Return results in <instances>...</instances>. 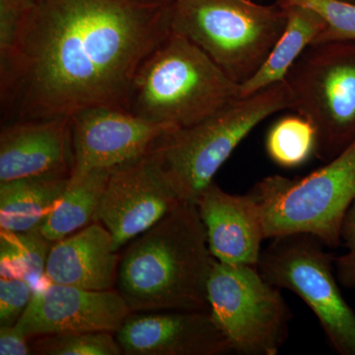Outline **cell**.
<instances>
[{
  "instance_id": "obj_17",
  "label": "cell",
  "mask_w": 355,
  "mask_h": 355,
  "mask_svg": "<svg viewBox=\"0 0 355 355\" xmlns=\"http://www.w3.org/2000/svg\"><path fill=\"white\" fill-rule=\"evenodd\" d=\"M69 179L67 175H49L0 183L1 230H39L64 193Z\"/></svg>"
},
{
  "instance_id": "obj_12",
  "label": "cell",
  "mask_w": 355,
  "mask_h": 355,
  "mask_svg": "<svg viewBox=\"0 0 355 355\" xmlns=\"http://www.w3.org/2000/svg\"><path fill=\"white\" fill-rule=\"evenodd\" d=\"M130 313L116 289L88 291L46 282L34 291L15 326L29 340L83 331L116 334Z\"/></svg>"
},
{
  "instance_id": "obj_19",
  "label": "cell",
  "mask_w": 355,
  "mask_h": 355,
  "mask_svg": "<svg viewBox=\"0 0 355 355\" xmlns=\"http://www.w3.org/2000/svg\"><path fill=\"white\" fill-rule=\"evenodd\" d=\"M111 170H96L69 182L39 231L51 243L60 241L95 222Z\"/></svg>"
},
{
  "instance_id": "obj_27",
  "label": "cell",
  "mask_w": 355,
  "mask_h": 355,
  "mask_svg": "<svg viewBox=\"0 0 355 355\" xmlns=\"http://www.w3.org/2000/svg\"><path fill=\"white\" fill-rule=\"evenodd\" d=\"M0 354H32L29 338L16 326H0Z\"/></svg>"
},
{
  "instance_id": "obj_18",
  "label": "cell",
  "mask_w": 355,
  "mask_h": 355,
  "mask_svg": "<svg viewBox=\"0 0 355 355\" xmlns=\"http://www.w3.org/2000/svg\"><path fill=\"white\" fill-rule=\"evenodd\" d=\"M284 32L260 69L241 84V97L253 95L286 79L289 70L326 29V23L307 7H287Z\"/></svg>"
},
{
  "instance_id": "obj_21",
  "label": "cell",
  "mask_w": 355,
  "mask_h": 355,
  "mask_svg": "<svg viewBox=\"0 0 355 355\" xmlns=\"http://www.w3.org/2000/svg\"><path fill=\"white\" fill-rule=\"evenodd\" d=\"M317 133L304 116L291 114L275 123L266 135V149L275 164L299 167L316 153Z\"/></svg>"
},
{
  "instance_id": "obj_25",
  "label": "cell",
  "mask_w": 355,
  "mask_h": 355,
  "mask_svg": "<svg viewBox=\"0 0 355 355\" xmlns=\"http://www.w3.org/2000/svg\"><path fill=\"white\" fill-rule=\"evenodd\" d=\"M340 240L345 246V254L335 258L336 279L340 286L355 288V200L343 218Z\"/></svg>"
},
{
  "instance_id": "obj_15",
  "label": "cell",
  "mask_w": 355,
  "mask_h": 355,
  "mask_svg": "<svg viewBox=\"0 0 355 355\" xmlns=\"http://www.w3.org/2000/svg\"><path fill=\"white\" fill-rule=\"evenodd\" d=\"M73 168L71 116L3 123L0 132V183L67 175Z\"/></svg>"
},
{
  "instance_id": "obj_7",
  "label": "cell",
  "mask_w": 355,
  "mask_h": 355,
  "mask_svg": "<svg viewBox=\"0 0 355 355\" xmlns=\"http://www.w3.org/2000/svg\"><path fill=\"white\" fill-rule=\"evenodd\" d=\"M291 111L312 123L324 162L355 140V42L311 44L286 77Z\"/></svg>"
},
{
  "instance_id": "obj_1",
  "label": "cell",
  "mask_w": 355,
  "mask_h": 355,
  "mask_svg": "<svg viewBox=\"0 0 355 355\" xmlns=\"http://www.w3.org/2000/svg\"><path fill=\"white\" fill-rule=\"evenodd\" d=\"M173 0H41L0 51L1 123L128 110L133 80L171 34Z\"/></svg>"
},
{
  "instance_id": "obj_4",
  "label": "cell",
  "mask_w": 355,
  "mask_h": 355,
  "mask_svg": "<svg viewBox=\"0 0 355 355\" xmlns=\"http://www.w3.org/2000/svg\"><path fill=\"white\" fill-rule=\"evenodd\" d=\"M286 80L241 97L205 120L176 128L156 144L151 155L183 202L196 203L221 166L261 121L291 110Z\"/></svg>"
},
{
  "instance_id": "obj_14",
  "label": "cell",
  "mask_w": 355,
  "mask_h": 355,
  "mask_svg": "<svg viewBox=\"0 0 355 355\" xmlns=\"http://www.w3.org/2000/svg\"><path fill=\"white\" fill-rule=\"evenodd\" d=\"M196 205L216 261L258 266L266 235L263 210L251 191L232 195L212 182L198 196Z\"/></svg>"
},
{
  "instance_id": "obj_28",
  "label": "cell",
  "mask_w": 355,
  "mask_h": 355,
  "mask_svg": "<svg viewBox=\"0 0 355 355\" xmlns=\"http://www.w3.org/2000/svg\"><path fill=\"white\" fill-rule=\"evenodd\" d=\"M347 1L355 2V0H347Z\"/></svg>"
},
{
  "instance_id": "obj_3",
  "label": "cell",
  "mask_w": 355,
  "mask_h": 355,
  "mask_svg": "<svg viewBox=\"0 0 355 355\" xmlns=\"http://www.w3.org/2000/svg\"><path fill=\"white\" fill-rule=\"evenodd\" d=\"M239 98L241 84L197 44L172 31L137 71L128 111L180 128L209 118Z\"/></svg>"
},
{
  "instance_id": "obj_9",
  "label": "cell",
  "mask_w": 355,
  "mask_h": 355,
  "mask_svg": "<svg viewBox=\"0 0 355 355\" xmlns=\"http://www.w3.org/2000/svg\"><path fill=\"white\" fill-rule=\"evenodd\" d=\"M261 252L259 272L270 284L302 299L336 354L355 355V312L343 298L335 258L310 234L272 238Z\"/></svg>"
},
{
  "instance_id": "obj_22",
  "label": "cell",
  "mask_w": 355,
  "mask_h": 355,
  "mask_svg": "<svg viewBox=\"0 0 355 355\" xmlns=\"http://www.w3.org/2000/svg\"><path fill=\"white\" fill-rule=\"evenodd\" d=\"M32 354L121 355V345L114 333L83 331L38 336L30 340Z\"/></svg>"
},
{
  "instance_id": "obj_6",
  "label": "cell",
  "mask_w": 355,
  "mask_h": 355,
  "mask_svg": "<svg viewBox=\"0 0 355 355\" xmlns=\"http://www.w3.org/2000/svg\"><path fill=\"white\" fill-rule=\"evenodd\" d=\"M250 191L263 210L266 239L310 234L326 247L340 246L343 218L355 200V140L307 176L272 175Z\"/></svg>"
},
{
  "instance_id": "obj_11",
  "label": "cell",
  "mask_w": 355,
  "mask_h": 355,
  "mask_svg": "<svg viewBox=\"0 0 355 355\" xmlns=\"http://www.w3.org/2000/svg\"><path fill=\"white\" fill-rule=\"evenodd\" d=\"M176 128L120 108L92 107L71 116L73 168L70 181L96 170L114 168L146 155Z\"/></svg>"
},
{
  "instance_id": "obj_16",
  "label": "cell",
  "mask_w": 355,
  "mask_h": 355,
  "mask_svg": "<svg viewBox=\"0 0 355 355\" xmlns=\"http://www.w3.org/2000/svg\"><path fill=\"white\" fill-rule=\"evenodd\" d=\"M121 256L113 238L100 222L53 243L46 266V279L53 284L111 291L118 279Z\"/></svg>"
},
{
  "instance_id": "obj_26",
  "label": "cell",
  "mask_w": 355,
  "mask_h": 355,
  "mask_svg": "<svg viewBox=\"0 0 355 355\" xmlns=\"http://www.w3.org/2000/svg\"><path fill=\"white\" fill-rule=\"evenodd\" d=\"M41 0H0V50L10 44L23 14Z\"/></svg>"
},
{
  "instance_id": "obj_2",
  "label": "cell",
  "mask_w": 355,
  "mask_h": 355,
  "mask_svg": "<svg viewBox=\"0 0 355 355\" xmlns=\"http://www.w3.org/2000/svg\"><path fill=\"white\" fill-rule=\"evenodd\" d=\"M214 260L197 205L184 202L128 243L116 289L132 312L209 311Z\"/></svg>"
},
{
  "instance_id": "obj_10",
  "label": "cell",
  "mask_w": 355,
  "mask_h": 355,
  "mask_svg": "<svg viewBox=\"0 0 355 355\" xmlns=\"http://www.w3.org/2000/svg\"><path fill=\"white\" fill-rule=\"evenodd\" d=\"M183 202L149 153L111 170L95 222L119 252Z\"/></svg>"
},
{
  "instance_id": "obj_8",
  "label": "cell",
  "mask_w": 355,
  "mask_h": 355,
  "mask_svg": "<svg viewBox=\"0 0 355 355\" xmlns=\"http://www.w3.org/2000/svg\"><path fill=\"white\" fill-rule=\"evenodd\" d=\"M209 313L234 354L277 355L288 336L291 310L253 266L214 260L207 282Z\"/></svg>"
},
{
  "instance_id": "obj_20",
  "label": "cell",
  "mask_w": 355,
  "mask_h": 355,
  "mask_svg": "<svg viewBox=\"0 0 355 355\" xmlns=\"http://www.w3.org/2000/svg\"><path fill=\"white\" fill-rule=\"evenodd\" d=\"M53 243L39 230L0 233V275L28 280L35 291L43 286L46 266Z\"/></svg>"
},
{
  "instance_id": "obj_23",
  "label": "cell",
  "mask_w": 355,
  "mask_h": 355,
  "mask_svg": "<svg viewBox=\"0 0 355 355\" xmlns=\"http://www.w3.org/2000/svg\"><path fill=\"white\" fill-rule=\"evenodd\" d=\"M275 2L284 8L307 7L324 20L326 29L314 44L355 42V2L347 0H275Z\"/></svg>"
},
{
  "instance_id": "obj_13",
  "label": "cell",
  "mask_w": 355,
  "mask_h": 355,
  "mask_svg": "<svg viewBox=\"0 0 355 355\" xmlns=\"http://www.w3.org/2000/svg\"><path fill=\"white\" fill-rule=\"evenodd\" d=\"M114 336L127 355L232 352L209 311L132 312Z\"/></svg>"
},
{
  "instance_id": "obj_5",
  "label": "cell",
  "mask_w": 355,
  "mask_h": 355,
  "mask_svg": "<svg viewBox=\"0 0 355 355\" xmlns=\"http://www.w3.org/2000/svg\"><path fill=\"white\" fill-rule=\"evenodd\" d=\"M286 22L287 9L277 2L173 0V31L197 44L239 84L260 69Z\"/></svg>"
},
{
  "instance_id": "obj_24",
  "label": "cell",
  "mask_w": 355,
  "mask_h": 355,
  "mask_svg": "<svg viewBox=\"0 0 355 355\" xmlns=\"http://www.w3.org/2000/svg\"><path fill=\"white\" fill-rule=\"evenodd\" d=\"M34 287L19 277L0 279V326H15L34 295Z\"/></svg>"
}]
</instances>
